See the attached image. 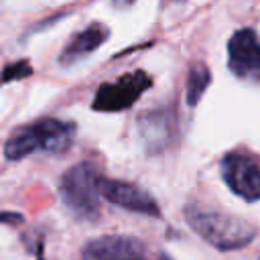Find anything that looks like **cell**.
Segmentation results:
<instances>
[{"label":"cell","instance_id":"obj_1","mask_svg":"<svg viewBox=\"0 0 260 260\" xmlns=\"http://www.w3.org/2000/svg\"><path fill=\"white\" fill-rule=\"evenodd\" d=\"M75 136V124L57 118H43L30 126L18 128L4 144V156L8 160L24 158L37 150L59 154L65 152Z\"/></svg>","mask_w":260,"mask_h":260},{"label":"cell","instance_id":"obj_2","mask_svg":"<svg viewBox=\"0 0 260 260\" xmlns=\"http://www.w3.org/2000/svg\"><path fill=\"white\" fill-rule=\"evenodd\" d=\"M185 219L201 240L223 252L240 250L256 238V230L248 221L228 213L185 207Z\"/></svg>","mask_w":260,"mask_h":260},{"label":"cell","instance_id":"obj_3","mask_svg":"<svg viewBox=\"0 0 260 260\" xmlns=\"http://www.w3.org/2000/svg\"><path fill=\"white\" fill-rule=\"evenodd\" d=\"M100 173L93 162L81 160L67 169L59 181V195L65 207L83 221H95L100 217V191H98Z\"/></svg>","mask_w":260,"mask_h":260},{"label":"cell","instance_id":"obj_4","mask_svg":"<svg viewBox=\"0 0 260 260\" xmlns=\"http://www.w3.org/2000/svg\"><path fill=\"white\" fill-rule=\"evenodd\" d=\"M150 87V75L144 71H132L120 75L116 81L102 83L93 95V110L100 112H120L130 108L140 93Z\"/></svg>","mask_w":260,"mask_h":260},{"label":"cell","instance_id":"obj_5","mask_svg":"<svg viewBox=\"0 0 260 260\" xmlns=\"http://www.w3.org/2000/svg\"><path fill=\"white\" fill-rule=\"evenodd\" d=\"M228 67L236 77L260 83V39L254 28H238L230 37Z\"/></svg>","mask_w":260,"mask_h":260},{"label":"cell","instance_id":"obj_6","mask_svg":"<svg viewBox=\"0 0 260 260\" xmlns=\"http://www.w3.org/2000/svg\"><path fill=\"white\" fill-rule=\"evenodd\" d=\"M221 177L225 185L244 201H258L260 199V165L252 158L230 152L219 162Z\"/></svg>","mask_w":260,"mask_h":260},{"label":"cell","instance_id":"obj_7","mask_svg":"<svg viewBox=\"0 0 260 260\" xmlns=\"http://www.w3.org/2000/svg\"><path fill=\"white\" fill-rule=\"evenodd\" d=\"M98 191L100 197H104L106 201L124 207L128 211L134 213H142V215H150V217H158L160 209L158 203L138 185L134 183H126V181H118V179H106L100 177L98 181Z\"/></svg>","mask_w":260,"mask_h":260},{"label":"cell","instance_id":"obj_8","mask_svg":"<svg viewBox=\"0 0 260 260\" xmlns=\"http://www.w3.org/2000/svg\"><path fill=\"white\" fill-rule=\"evenodd\" d=\"M83 260H146L144 244L134 236L108 234L89 240L81 250Z\"/></svg>","mask_w":260,"mask_h":260},{"label":"cell","instance_id":"obj_9","mask_svg":"<svg viewBox=\"0 0 260 260\" xmlns=\"http://www.w3.org/2000/svg\"><path fill=\"white\" fill-rule=\"evenodd\" d=\"M175 132V124H173V114L167 110H152V112H144L138 118V134L144 142V146L150 152L162 150Z\"/></svg>","mask_w":260,"mask_h":260},{"label":"cell","instance_id":"obj_10","mask_svg":"<svg viewBox=\"0 0 260 260\" xmlns=\"http://www.w3.org/2000/svg\"><path fill=\"white\" fill-rule=\"evenodd\" d=\"M110 37V28L104 26L102 22H91L89 26H85L83 30H79L61 51L59 55V63L61 65H73L79 59L87 57L89 53H93L102 43H106Z\"/></svg>","mask_w":260,"mask_h":260},{"label":"cell","instance_id":"obj_11","mask_svg":"<svg viewBox=\"0 0 260 260\" xmlns=\"http://www.w3.org/2000/svg\"><path fill=\"white\" fill-rule=\"evenodd\" d=\"M211 83V73L203 63H193L187 75V104L197 106L201 95Z\"/></svg>","mask_w":260,"mask_h":260},{"label":"cell","instance_id":"obj_12","mask_svg":"<svg viewBox=\"0 0 260 260\" xmlns=\"http://www.w3.org/2000/svg\"><path fill=\"white\" fill-rule=\"evenodd\" d=\"M30 73H32V69H30V63L28 61H16V63H10L8 67H4V71L0 75V81L2 83H8V81L20 79V77H26Z\"/></svg>","mask_w":260,"mask_h":260},{"label":"cell","instance_id":"obj_13","mask_svg":"<svg viewBox=\"0 0 260 260\" xmlns=\"http://www.w3.org/2000/svg\"><path fill=\"white\" fill-rule=\"evenodd\" d=\"M160 260H173L169 254H160Z\"/></svg>","mask_w":260,"mask_h":260}]
</instances>
